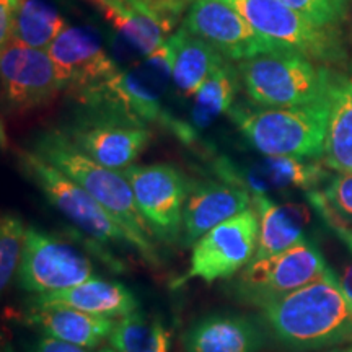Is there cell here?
I'll return each instance as SVG.
<instances>
[{"mask_svg":"<svg viewBox=\"0 0 352 352\" xmlns=\"http://www.w3.org/2000/svg\"><path fill=\"white\" fill-rule=\"evenodd\" d=\"M261 316L289 349L323 351L352 342V300L334 274L270 303Z\"/></svg>","mask_w":352,"mask_h":352,"instance_id":"6da1fadb","label":"cell"},{"mask_svg":"<svg viewBox=\"0 0 352 352\" xmlns=\"http://www.w3.org/2000/svg\"><path fill=\"white\" fill-rule=\"evenodd\" d=\"M34 152L90 192L120 222L132 248L152 266H160L153 232L135 204L134 192L122 171L100 165L83 153L64 131H46L34 144Z\"/></svg>","mask_w":352,"mask_h":352,"instance_id":"7a4b0ae2","label":"cell"},{"mask_svg":"<svg viewBox=\"0 0 352 352\" xmlns=\"http://www.w3.org/2000/svg\"><path fill=\"white\" fill-rule=\"evenodd\" d=\"M245 95L258 108L328 101L336 72L292 47H276L236 63Z\"/></svg>","mask_w":352,"mask_h":352,"instance_id":"3957f363","label":"cell"},{"mask_svg":"<svg viewBox=\"0 0 352 352\" xmlns=\"http://www.w3.org/2000/svg\"><path fill=\"white\" fill-rule=\"evenodd\" d=\"M331 101L290 108L233 107L228 113L241 134L263 155L298 160L323 158Z\"/></svg>","mask_w":352,"mask_h":352,"instance_id":"277c9868","label":"cell"},{"mask_svg":"<svg viewBox=\"0 0 352 352\" xmlns=\"http://www.w3.org/2000/svg\"><path fill=\"white\" fill-rule=\"evenodd\" d=\"M331 274L320 250L303 239L283 253L253 258L230 284V294L245 305L264 308Z\"/></svg>","mask_w":352,"mask_h":352,"instance_id":"5b68a950","label":"cell"},{"mask_svg":"<svg viewBox=\"0 0 352 352\" xmlns=\"http://www.w3.org/2000/svg\"><path fill=\"white\" fill-rule=\"evenodd\" d=\"M250 25L264 38L323 65H342L347 51L340 26H323L292 10L280 0H230Z\"/></svg>","mask_w":352,"mask_h":352,"instance_id":"8992f818","label":"cell"},{"mask_svg":"<svg viewBox=\"0 0 352 352\" xmlns=\"http://www.w3.org/2000/svg\"><path fill=\"white\" fill-rule=\"evenodd\" d=\"M15 157L20 170L41 189L47 201L96 243L131 245L129 236L120 222L80 184L52 166L34 151L20 148L15 151Z\"/></svg>","mask_w":352,"mask_h":352,"instance_id":"52a82bcc","label":"cell"},{"mask_svg":"<svg viewBox=\"0 0 352 352\" xmlns=\"http://www.w3.org/2000/svg\"><path fill=\"white\" fill-rule=\"evenodd\" d=\"M121 171L153 235L165 243H176L182 236L184 204L192 188L186 175L170 164L131 165Z\"/></svg>","mask_w":352,"mask_h":352,"instance_id":"ba28073f","label":"cell"},{"mask_svg":"<svg viewBox=\"0 0 352 352\" xmlns=\"http://www.w3.org/2000/svg\"><path fill=\"white\" fill-rule=\"evenodd\" d=\"M258 239L259 217L254 208L219 223L192 245L191 267L178 284L189 279H202L206 283L230 279L253 261Z\"/></svg>","mask_w":352,"mask_h":352,"instance_id":"9c48e42d","label":"cell"},{"mask_svg":"<svg viewBox=\"0 0 352 352\" xmlns=\"http://www.w3.org/2000/svg\"><path fill=\"white\" fill-rule=\"evenodd\" d=\"M94 276L90 259L67 241L26 228L19 284L26 292H59L85 283Z\"/></svg>","mask_w":352,"mask_h":352,"instance_id":"30bf717a","label":"cell"},{"mask_svg":"<svg viewBox=\"0 0 352 352\" xmlns=\"http://www.w3.org/2000/svg\"><path fill=\"white\" fill-rule=\"evenodd\" d=\"M2 101L8 113H26L46 107L65 83L46 50L8 43L0 52Z\"/></svg>","mask_w":352,"mask_h":352,"instance_id":"8fae6325","label":"cell"},{"mask_svg":"<svg viewBox=\"0 0 352 352\" xmlns=\"http://www.w3.org/2000/svg\"><path fill=\"white\" fill-rule=\"evenodd\" d=\"M165 85L142 67L121 69L107 80L72 94L91 113L111 114L127 121L148 126L164 120L160 91Z\"/></svg>","mask_w":352,"mask_h":352,"instance_id":"7c38bea8","label":"cell"},{"mask_svg":"<svg viewBox=\"0 0 352 352\" xmlns=\"http://www.w3.org/2000/svg\"><path fill=\"white\" fill-rule=\"evenodd\" d=\"M182 26L236 63L283 46L259 34L230 0H192Z\"/></svg>","mask_w":352,"mask_h":352,"instance_id":"4fadbf2b","label":"cell"},{"mask_svg":"<svg viewBox=\"0 0 352 352\" xmlns=\"http://www.w3.org/2000/svg\"><path fill=\"white\" fill-rule=\"evenodd\" d=\"M64 132L100 165L120 171L134 165L152 140L148 126L103 113H90Z\"/></svg>","mask_w":352,"mask_h":352,"instance_id":"5bb4252c","label":"cell"},{"mask_svg":"<svg viewBox=\"0 0 352 352\" xmlns=\"http://www.w3.org/2000/svg\"><path fill=\"white\" fill-rule=\"evenodd\" d=\"M46 51L70 95L107 80L121 70L95 33L80 26H67Z\"/></svg>","mask_w":352,"mask_h":352,"instance_id":"9a60e30c","label":"cell"},{"mask_svg":"<svg viewBox=\"0 0 352 352\" xmlns=\"http://www.w3.org/2000/svg\"><path fill=\"white\" fill-rule=\"evenodd\" d=\"M253 204V195L236 183H202L191 188L183 210V246L195 245L219 223Z\"/></svg>","mask_w":352,"mask_h":352,"instance_id":"2e32d148","label":"cell"},{"mask_svg":"<svg viewBox=\"0 0 352 352\" xmlns=\"http://www.w3.org/2000/svg\"><path fill=\"white\" fill-rule=\"evenodd\" d=\"M266 331L252 316L212 314L188 329L183 344L186 352H259Z\"/></svg>","mask_w":352,"mask_h":352,"instance_id":"e0dca14e","label":"cell"},{"mask_svg":"<svg viewBox=\"0 0 352 352\" xmlns=\"http://www.w3.org/2000/svg\"><path fill=\"white\" fill-rule=\"evenodd\" d=\"M65 307L108 318H124L139 310V302L124 284L116 280L88 279L85 283L59 292L38 294L32 308Z\"/></svg>","mask_w":352,"mask_h":352,"instance_id":"ac0fdd59","label":"cell"},{"mask_svg":"<svg viewBox=\"0 0 352 352\" xmlns=\"http://www.w3.org/2000/svg\"><path fill=\"white\" fill-rule=\"evenodd\" d=\"M219 171L226 182L245 186L253 196L266 195L272 189H311L323 178V171L318 165L307 164L305 160L292 157L264 155V158L246 170L226 164L220 166Z\"/></svg>","mask_w":352,"mask_h":352,"instance_id":"d6986e66","label":"cell"},{"mask_svg":"<svg viewBox=\"0 0 352 352\" xmlns=\"http://www.w3.org/2000/svg\"><path fill=\"white\" fill-rule=\"evenodd\" d=\"M239 90H241L239 65L230 59H223L195 95L189 122H173L171 127L175 134L184 142H192L197 132L212 124L219 116L232 111Z\"/></svg>","mask_w":352,"mask_h":352,"instance_id":"ffe728a7","label":"cell"},{"mask_svg":"<svg viewBox=\"0 0 352 352\" xmlns=\"http://www.w3.org/2000/svg\"><path fill=\"white\" fill-rule=\"evenodd\" d=\"M26 323L46 333V336L69 344L94 349L111 336L116 321L108 316H96L65 307L32 308Z\"/></svg>","mask_w":352,"mask_h":352,"instance_id":"44dd1931","label":"cell"},{"mask_svg":"<svg viewBox=\"0 0 352 352\" xmlns=\"http://www.w3.org/2000/svg\"><path fill=\"white\" fill-rule=\"evenodd\" d=\"M253 208L259 217V239L254 258L283 253L305 239L303 228L308 222L305 208L277 204L266 195L253 196Z\"/></svg>","mask_w":352,"mask_h":352,"instance_id":"7402d4cb","label":"cell"},{"mask_svg":"<svg viewBox=\"0 0 352 352\" xmlns=\"http://www.w3.org/2000/svg\"><path fill=\"white\" fill-rule=\"evenodd\" d=\"M323 164L338 173H352V65L334 76Z\"/></svg>","mask_w":352,"mask_h":352,"instance_id":"603a6c76","label":"cell"},{"mask_svg":"<svg viewBox=\"0 0 352 352\" xmlns=\"http://www.w3.org/2000/svg\"><path fill=\"white\" fill-rule=\"evenodd\" d=\"M178 44L173 64V80L178 94L195 96L214 67L227 59L204 39L195 36L183 26L176 32Z\"/></svg>","mask_w":352,"mask_h":352,"instance_id":"cb8c5ba5","label":"cell"},{"mask_svg":"<svg viewBox=\"0 0 352 352\" xmlns=\"http://www.w3.org/2000/svg\"><path fill=\"white\" fill-rule=\"evenodd\" d=\"M95 3L121 38L144 57L170 36L157 20L127 0H96Z\"/></svg>","mask_w":352,"mask_h":352,"instance_id":"d4e9b609","label":"cell"},{"mask_svg":"<svg viewBox=\"0 0 352 352\" xmlns=\"http://www.w3.org/2000/svg\"><path fill=\"white\" fill-rule=\"evenodd\" d=\"M65 28L67 23L64 16L50 3L43 0H20L12 41L36 50H47Z\"/></svg>","mask_w":352,"mask_h":352,"instance_id":"484cf974","label":"cell"},{"mask_svg":"<svg viewBox=\"0 0 352 352\" xmlns=\"http://www.w3.org/2000/svg\"><path fill=\"white\" fill-rule=\"evenodd\" d=\"M109 342L118 352H170L171 338L160 320L138 310L116 321Z\"/></svg>","mask_w":352,"mask_h":352,"instance_id":"4316f807","label":"cell"},{"mask_svg":"<svg viewBox=\"0 0 352 352\" xmlns=\"http://www.w3.org/2000/svg\"><path fill=\"white\" fill-rule=\"evenodd\" d=\"M310 201L334 230L352 228V173H338Z\"/></svg>","mask_w":352,"mask_h":352,"instance_id":"83f0119b","label":"cell"},{"mask_svg":"<svg viewBox=\"0 0 352 352\" xmlns=\"http://www.w3.org/2000/svg\"><path fill=\"white\" fill-rule=\"evenodd\" d=\"M26 228L23 220L16 214H3L0 222V285L2 290L8 287L16 274L21 254L25 248Z\"/></svg>","mask_w":352,"mask_h":352,"instance_id":"f1b7e54d","label":"cell"},{"mask_svg":"<svg viewBox=\"0 0 352 352\" xmlns=\"http://www.w3.org/2000/svg\"><path fill=\"white\" fill-rule=\"evenodd\" d=\"M127 2L148 13L170 34L176 25L184 20L192 0H127Z\"/></svg>","mask_w":352,"mask_h":352,"instance_id":"f546056e","label":"cell"},{"mask_svg":"<svg viewBox=\"0 0 352 352\" xmlns=\"http://www.w3.org/2000/svg\"><path fill=\"white\" fill-rule=\"evenodd\" d=\"M285 6L323 26H340L346 20L338 0H280Z\"/></svg>","mask_w":352,"mask_h":352,"instance_id":"4dcf8cb0","label":"cell"},{"mask_svg":"<svg viewBox=\"0 0 352 352\" xmlns=\"http://www.w3.org/2000/svg\"><path fill=\"white\" fill-rule=\"evenodd\" d=\"M176 44H178V38L176 33L170 34L155 51L145 56L144 65L158 82L166 85V82L171 80L173 77V64H175V54H176Z\"/></svg>","mask_w":352,"mask_h":352,"instance_id":"1f68e13d","label":"cell"},{"mask_svg":"<svg viewBox=\"0 0 352 352\" xmlns=\"http://www.w3.org/2000/svg\"><path fill=\"white\" fill-rule=\"evenodd\" d=\"M20 0H0V46H7L13 39Z\"/></svg>","mask_w":352,"mask_h":352,"instance_id":"d6a6232c","label":"cell"},{"mask_svg":"<svg viewBox=\"0 0 352 352\" xmlns=\"http://www.w3.org/2000/svg\"><path fill=\"white\" fill-rule=\"evenodd\" d=\"M32 352H87V349L69 344V342L54 340L51 336H44L34 344Z\"/></svg>","mask_w":352,"mask_h":352,"instance_id":"836d02e7","label":"cell"},{"mask_svg":"<svg viewBox=\"0 0 352 352\" xmlns=\"http://www.w3.org/2000/svg\"><path fill=\"white\" fill-rule=\"evenodd\" d=\"M338 235H340L341 239L344 240L347 248H349L351 253H352V228L338 230ZM338 280H340L342 290H344V292L347 294V296H349V298L352 300V261L344 267V271H342L341 277H338Z\"/></svg>","mask_w":352,"mask_h":352,"instance_id":"e575fe53","label":"cell"},{"mask_svg":"<svg viewBox=\"0 0 352 352\" xmlns=\"http://www.w3.org/2000/svg\"><path fill=\"white\" fill-rule=\"evenodd\" d=\"M2 352H15V349H13V344H12L10 336H8V338L3 336V341H2Z\"/></svg>","mask_w":352,"mask_h":352,"instance_id":"d590c367","label":"cell"},{"mask_svg":"<svg viewBox=\"0 0 352 352\" xmlns=\"http://www.w3.org/2000/svg\"><path fill=\"white\" fill-rule=\"evenodd\" d=\"M338 2H340L342 12L346 13V19H347V12H349V7H351L352 0H338Z\"/></svg>","mask_w":352,"mask_h":352,"instance_id":"8d00e7d4","label":"cell"},{"mask_svg":"<svg viewBox=\"0 0 352 352\" xmlns=\"http://www.w3.org/2000/svg\"><path fill=\"white\" fill-rule=\"evenodd\" d=\"M347 19H349V23H351V36H352V3L349 7V12H347Z\"/></svg>","mask_w":352,"mask_h":352,"instance_id":"74e56055","label":"cell"},{"mask_svg":"<svg viewBox=\"0 0 352 352\" xmlns=\"http://www.w3.org/2000/svg\"><path fill=\"white\" fill-rule=\"evenodd\" d=\"M98 352H118V351L111 349V347H103V349H100Z\"/></svg>","mask_w":352,"mask_h":352,"instance_id":"f35d334b","label":"cell"},{"mask_svg":"<svg viewBox=\"0 0 352 352\" xmlns=\"http://www.w3.org/2000/svg\"><path fill=\"white\" fill-rule=\"evenodd\" d=\"M328 352H346V349H334V351H328Z\"/></svg>","mask_w":352,"mask_h":352,"instance_id":"ab89813d","label":"cell"},{"mask_svg":"<svg viewBox=\"0 0 352 352\" xmlns=\"http://www.w3.org/2000/svg\"><path fill=\"white\" fill-rule=\"evenodd\" d=\"M346 352H352V344L349 347H346Z\"/></svg>","mask_w":352,"mask_h":352,"instance_id":"60d3db41","label":"cell"},{"mask_svg":"<svg viewBox=\"0 0 352 352\" xmlns=\"http://www.w3.org/2000/svg\"><path fill=\"white\" fill-rule=\"evenodd\" d=\"M91 2H96V0H91Z\"/></svg>","mask_w":352,"mask_h":352,"instance_id":"b9f144b4","label":"cell"}]
</instances>
